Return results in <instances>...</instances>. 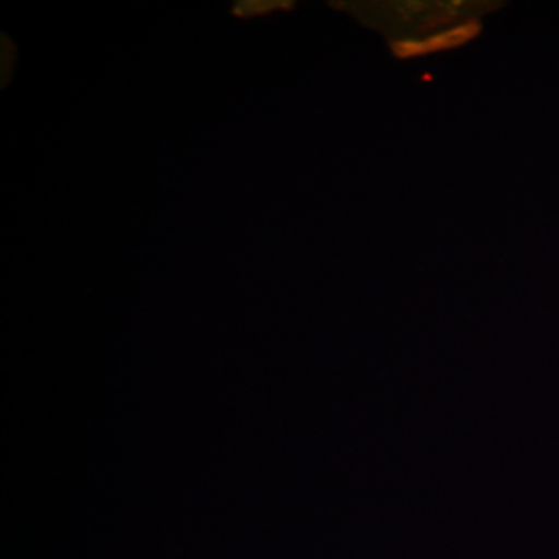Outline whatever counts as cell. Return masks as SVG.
<instances>
[{"mask_svg":"<svg viewBox=\"0 0 559 559\" xmlns=\"http://www.w3.org/2000/svg\"><path fill=\"white\" fill-rule=\"evenodd\" d=\"M502 3L471 2H358L345 9L366 27L382 33L390 43H415L450 31L468 22L479 21Z\"/></svg>","mask_w":559,"mask_h":559,"instance_id":"obj_1","label":"cell"}]
</instances>
